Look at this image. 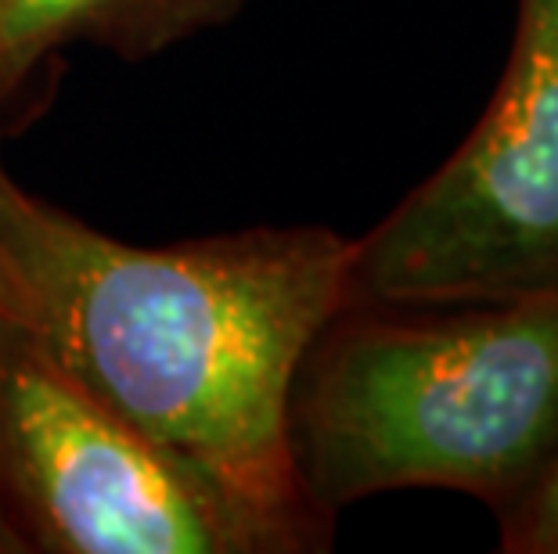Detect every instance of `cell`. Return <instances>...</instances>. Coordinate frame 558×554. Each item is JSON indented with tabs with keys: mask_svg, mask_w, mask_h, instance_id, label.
I'll return each instance as SVG.
<instances>
[{
	"mask_svg": "<svg viewBox=\"0 0 558 554\" xmlns=\"http://www.w3.org/2000/svg\"><path fill=\"white\" fill-rule=\"evenodd\" d=\"M353 238L248 227L126 245L22 192L0 167V321L281 540L328 547L295 479L300 364L350 303Z\"/></svg>",
	"mask_w": 558,
	"mask_h": 554,
	"instance_id": "6da1fadb",
	"label": "cell"
},
{
	"mask_svg": "<svg viewBox=\"0 0 558 554\" xmlns=\"http://www.w3.org/2000/svg\"><path fill=\"white\" fill-rule=\"evenodd\" d=\"M311 512L454 490L505 522L558 465V292L494 303H347L289 399Z\"/></svg>",
	"mask_w": 558,
	"mask_h": 554,
	"instance_id": "7a4b0ae2",
	"label": "cell"
},
{
	"mask_svg": "<svg viewBox=\"0 0 558 554\" xmlns=\"http://www.w3.org/2000/svg\"><path fill=\"white\" fill-rule=\"evenodd\" d=\"M483 120L383 223L353 238L350 303L439 306L558 292V0H515Z\"/></svg>",
	"mask_w": 558,
	"mask_h": 554,
	"instance_id": "3957f363",
	"label": "cell"
},
{
	"mask_svg": "<svg viewBox=\"0 0 558 554\" xmlns=\"http://www.w3.org/2000/svg\"><path fill=\"white\" fill-rule=\"evenodd\" d=\"M0 508L44 554H284L256 515L4 321Z\"/></svg>",
	"mask_w": 558,
	"mask_h": 554,
	"instance_id": "277c9868",
	"label": "cell"
},
{
	"mask_svg": "<svg viewBox=\"0 0 558 554\" xmlns=\"http://www.w3.org/2000/svg\"><path fill=\"white\" fill-rule=\"evenodd\" d=\"M248 0H0V98L73 44L148 58L231 22Z\"/></svg>",
	"mask_w": 558,
	"mask_h": 554,
	"instance_id": "5b68a950",
	"label": "cell"
},
{
	"mask_svg": "<svg viewBox=\"0 0 558 554\" xmlns=\"http://www.w3.org/2000/svg\"><path fill=\"white\" fill-rule=\"evenodd\" d=\"M497 526H501V551L508 554H558V465L541 482V490Z\"/></svg>",
	"mask_w": 558,
	"mask_h": 554,
	"instance_id": "8992f818",
	"label": "cell"
},
{
	"mask_svg": "<svg viewBox=\"0 0 558 554\" xmlns=\"http://www.w3.org/2000/svg\"><path fill=\"white\" fill-rule=\"evenodd\" d=\"M22 551H29V547H26V540H22L19 526L11 522L8 512L0 508V554H22Z\"/></svg>",
	"mask_w": 558,
	"mask_h": 554,
	"instance_id": "52a82bcc",
	"label": "cell"
}]
</instances>
